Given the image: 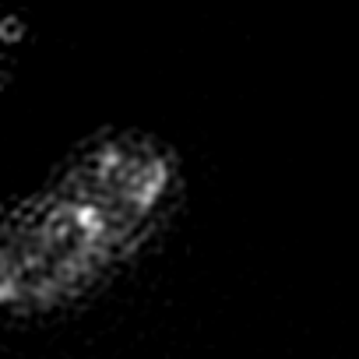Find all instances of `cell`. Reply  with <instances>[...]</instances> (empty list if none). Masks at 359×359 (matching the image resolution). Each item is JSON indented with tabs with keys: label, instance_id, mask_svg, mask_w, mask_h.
I'll list each match as a JSON object with an SVG mask.
<instances>
[{
	"label": "cell",
	"instance_id": "1",
	"mask_svg": "<svg viewBox=\"0 0 359 359\" xmlns=\"http://www.w3.org/2000/svg\"><path fill=\"white\" fill-rule=\"evenodd\" d=\"M187 194L180 151L144 127L85 137L39 187L0 208V317L74 310L116 282Z\"/></svg>",
	"mask_w": 359,
	"mask_h": 359
}]
</instances>
